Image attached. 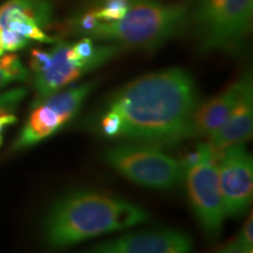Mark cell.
Returning a JSON list of instances; mask_svg holds the SVG:
<instances>
[{"label": "cell", "instance_id": "obj_10", "mask_svg": "<svg viewBox=\"0 0 253 253\" xmlns=\"http://www.w3.org/2000/svg\"><path fill=\"white\" fill-rule=\"evenodd\" d=\"M49 52L48 63L42 69L34 73L36 102H39L84 77L86 73L97 68L95 63L81 59L73 49L72 43L58 41Z\"/></svg>", "mask_w": 253, "mask_h": 253}, {"label": "cell", "instance_id": "obj_18", "mask_svg": "<svg viewBox=\"0 0 253 253\" xmlns=\"http://www.w3.org/2000/svg\"><path fill=\"white\" fill-rule=\"evenodd\" d=\"M17 122V116L14 113H4L0 114V145L2 144V136L7 126L14 125Z\"/></svg>", "mask_w": 253, "mask_h": 253}, {"label": "cell", "instance_id": "obj_8", "mask_svg": "<svg viewBox=\"0 0 253 253\" xmlns=\"http://www.w3.org/2000/svg\"><path fill=\"white\" fill-rule=\"evenodd\" d=\"M218 176L226 217L243 216L253 196V162L245 143L231 145L220 154Z\"/></svg>", "mask_w": 253, "mask_h": 253}, {"label": "cell", "instance_id": "obj_2", "mask_svg": "<svg viewBox=\"0 0 253 253\" xmlns=\"http://www.w3.org/2000/svg\"><path fill=\"white\" fill-rule=\"evenodd\" d=\"M148 219L147 210L125 198L78 190L60 197L50 207L42 235L48 248L63 249L104 233L130 229Z\"/></svg>", "mask_w": 253, "mask_h": 253}, {"label": "cell", "instance_id": "obj_6", "mask_svg": "<svg viewBox=\"0 0 253 253\" xmlns=\"http://www.w3.org/2000/svg\"><path fill=\"white\" fill-rule=\"evenodd\" d=\"M107 163L135 184L151 189H173L183 181L181 162L149 145L121 144L104 154Z\"/></svg>", "mask_w": 253, "mask_h": 253}, {"label": "cell", "instance_id": "obj_4", "mask_svg": "<svg viewBox=\"0 0 253 253\" xmlns=\"http://www.w3.org/2000/svg\"><path fill=\"white\" fill-rule=\"evenodd\" d=\"M253 0H199L194 23L201 52L238 53L251 27Z\"/></svg>", "mask_w": 253, "mask_h": 253}, {"label": "cell", "instance_id": "obj_7", "mask_svg": "<svg viewBox=\"0 0 253 253\" xmlns=\"http://www.w3.org/2000/svg\"><path fill=\"white\" fill-rule=\"evenodd\" d=\"M96 82L60 89L36 102L23 130L13 143V150H23L52 136L80 112Z\"/></svg>", "mask_w": 253, "mask_h": 253}, {"label": "cell", "instance_id": "obj_15", "mask_svg": "<svg viewBox=\"0 0 253 253\" xmlns=\"http://www.w3.org/2000/svg\"><path fill=\"white\" fill-rule=\"evenodd\" d=\"M219 252L223 253H251L253 251V217L250 213L249 219L239 230V232L230 242L221 245Z\"/></svg>", "mask_w": 253, "mask_h": 253}, {"label": "cell", "instance_id": "obj_13", "mask_svg": "<svg viewBox=\"0 0 253 253\" xmlns=\"http://www.w3.org/2000/svg\"><path fill=\"white\" fill-rule=\"evenodd\" d=\"M12 15L30 18L41 28H46L52 23L53 6L49 0H7L0 6V31Z\"/></svg>", "mask_w": 253, "mask_h": 253}, {"label": "cell", "instance_id": "obj_12", "mask_svg": "<svg viewBox=\"0 0 253 253\" xmlns=\"http://www.w3.org/2000/svg\"><path fill=\"white\" fill-rule=\"evenodd\" d=\"M248 73H245L242 78L233 82L227 89L217 95L216 97L202 104H197L194 118H192V134L194 136L211 137L224 126L238 100Z\"/></svg>", "mask_w": 253, "mask_h": 253}, {"label": "cell", "instance_id": "obj_9", "mask_svg": "<svg viewBox=\"0 0 253 253\" xmlns=\"http://www.w3.org/2000/svg\"><path fill=\"white\" fill-rule=\"evenodd\" d=\"M192 239L184 231L154 229L126 233L97 243L88 249L96 253H185L192 250Z\"/></svg>", "mask_w": 253, "mask_h": 253}, {"label": "cell", "instance_id": "obj_20", "mask_svg": "<svg viewBox=\"0 0 253 253\" xmlns=\"http://www.w3.org/2000/svg\"><path fill=\"white\" fill-rule=\"evenodd\" d=\"M134 1H141V0H134Z\"/></svg>", "mask_w": 253, "mask_h": 253}, {"label": "cell", "instance_id": "obj_17", "mask_svg": "<svg viewBox=\"0 0 253 253\" xmlns=\"http://www.w3.org/2000/svg\"><path fill=\"white\" fill-rule=\"evenodd\" d=\"M0 36H1L4 49L7 50V52H15V50L24 48V47L27 46L28 41H30L27 38L17 33V32L8 30V28L0 31Z\"/></svg>", "mask_w": 253, "mask_h": 253}, {"label": "cell", "instance_id": "obj_5", "mask_svg": "<svg viewBox=\"0 0 253 253\" xmlns=\"http://www.w3.org/2000/svg\"><path fill=\"white\" fill-rule=\"evenodd\" d=\"M199 147L201 156L184 168L183 178L199 225L209 239H216L226 218L218 176V157L209 143H201Z\"/></svg>", "mask_w": 253, "mask_h": 253}, {"label": "cell", "instance_id": "obj_19", "mask_svg": "<svg viewBox=\"0 0 253 253\" xmlns=\"http://www.w3.org/2000/svg\"><path fill=\"white\" fill-rule=\"evenodd\" d=\"M5 49H4V46H2V41H1V36H0V56L4 54Z\"/></svg>", "mask_w": 253, "mask_h": 253}, {"label": "cell", "instance_id": "obj_11", "mask_svg": "<svg viewBox=\"0 0 253 253\" xmlns=\"http://www.w3.org/2000/svg\"><path fill=\"white\" fill-rule=\"evenodd\" d=\"M253 130V87L251 74L248 73L245 84L227 121L211 136L210 147L217 157L231 145L245 143Z\"/></svg>", "mask_w": 253, "mask_h": 253}, {"label": "cell", "instance_id": "obj_14", "mask_svg": "<svg viewBox=\"0 0 253 253\" xmlns=\"http://www.w3.org/2000/svg\"><path fill=\"white\" fill-rule=\"evenodd\" d=\"M27 69L15 54L0 56V88L15 81H26Z\"/></svg>", "mask_w": 253, "mask_h": 253}, {"label": "cell", "instance_id": "obj_16", "mask_svg": "<svg viewBox=\"0 0 253 253\" xmlns=\"http://www.w3.org/2000/svg\"><path fill=\"white\" fill-rule=\"evenodd\" d=\"M27 95L25 88H14L0 94V114L14 113L18 108L19 103L24 100Z\"/></svg>", "mask_w": 253, "mask_h": 253}, {"label": "cell", "instance_id": "obj_3", "mask_svg": "<svg viewBox=\"0 0 253 253\" xmlns=\"http://www.w3.org/2000/svg\"><path fill=\"white\" fill-rule=\"evenodd\" d=\"M190 17L188 2L161 4L134 2L125 17L113 23H100L87 37L119 47L153 49L171 39L183 30Z\"/></svg>", "mask_w": 253, "mask_h": 253}, {"label": "cell", "instance_id": "obj_1", "mask_svg": "<svg viewBox=\"0 0 253 253\" xmlns=\"http://www.w3.org/2000/svg\"><path fill=\"white\" fill-rule=\"evenodd\" d=\"M198 90L185 69L170 68L143 75L113 93L103 112L120 121L118 137L175 144L192 134Z\"/></svg>", "mask_w": 253, "mask_h": 253}]
</instances>
